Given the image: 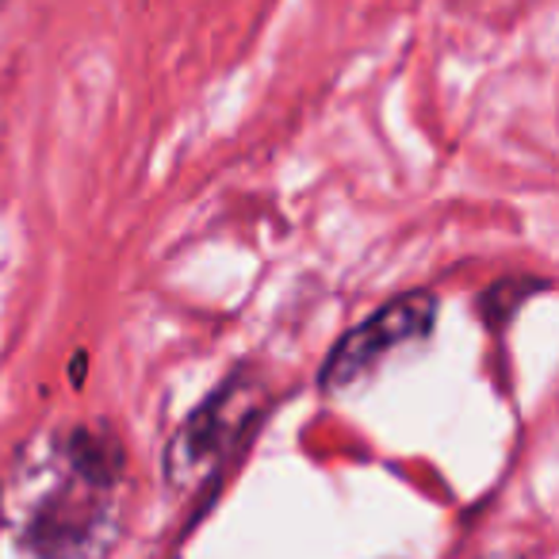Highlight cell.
<instances>
[{"label": "cell", "instance_id": "1", "mask_svg": "<svg viewBox=\"0 0 559 559\" xmlns=\"http://www.w3.org/2000/svg\"><path fill=\"white\" fill-rule=\"evenodd\" d=\"M123 441L104 421L35 433L0 483V521L32 559H100L119 536Z\"/></svg>", "mask_w": 559, "mask_h": 559}, {"label": "cell", "instance_id": "2", "mask_svg": "<svg viewBox=\"0 0 559 559\" xmlns=\"http://www.w3.org/2000/svg\"><path fill=\"white\" fill-rule=\"evenodd\" d=\"M269 411V388L257 372L238 368L226 383H218L200 406L185 418L165 449V479L173 490H200L215 479L230 452L253 433L261 414Z\"/></svg>", "mask_w": 559, "mask_h": 559}, {"label": "cell", "instance_id": "3", "mask_svg": "<svg viewBox=\"0 0 559 559\" xmlns=\"http://www.w3.org/2000/svg\"><path fill=\"white\" fill-rule=\"evenodd\" d=\"M437 296L426 288L406 292V296L383 304L372 319H365L360 326H353L342 342L334 345V353L322 365V391L337 395V391L357 388L365 376H372L376 365L391 357L403 345H418L433 334L437 326Z\"/></svg>", "mask_w": 559, "mask_h": 559}, {"label": "cell", "instance_id": "4", "mask_svg": "<svg viewBox=\"0 0 559 559\" xmlns=\"http://www.w3.org/2000/svg\"><path fill=\"white\" fill-rule=\"evenodd\" d=\"M479 559H521V556H479Z\"/></svg>", "mask_w": 559, "mask_h": 559}, {"label": "cell", "instance_id": "5", "mask_svg": "<svg viewBox=\"0 0 559 559\" xmlns=\"http://www.w3.org/2000/svg\"><path fill=\"white\" fill-rule=\"evenodd\" d=\"M4 4H9V0H0V9H4Z\"/></svg>", "mask_w": 559, "mask_h": 559}]
</instances>
